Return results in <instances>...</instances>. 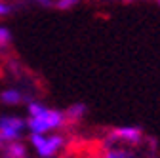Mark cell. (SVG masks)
I'll list each match as a JSON object with an SVG mask.
<instances>
[{"label": "cell", "instance_id": "cell-5", "mask_svg": "<svg viewBox=\"0 0 160 158\" xmlns=\"http://www.w3.org/2000/svg\"><path fill=\"white\" fill-rule=\"evenodd\" d=\"M2 158H27V149L17 139L10 141V143L2 145Z\"/></svg>", "mask_w": 160, "mask_h": 158}, {"label": "cell", "instance_id": "cell-4", "mask_svg": "<svg viewBox=\"0 0 160 158\" xmlns=\"http://www.w3.org/2000/svg\"><path fill=\"white\" fill-rule=\"evenodd\" d=\"M27 128V120L19 116H2L0 118V147L15 141L21 137L23 130Z\"/></svg>", "mask_w": 160, "mask_h": 158}, {"label": "cell", "instance_id": "cell-8", "mask_svg": "<svg viewBox=\"0 0 160 158\" xmlns=\"http://www.w3.org/2000/svg\"><path fill=\"white\" fill-rule=\"evenodd\" d=\"M0 99H2V103H6V105H19L23 101V93L19 90H4L0 93Z\"/></svg>", "mask_w": 160, "mask_h": 158}, {"label": "cell", "instance_id": "cell-13", "mask_svg": "<svg viewBox=\"0 0 160 158\" xmlns=\"http://www.w3.org/2000/svg\"><path fill=\"white\" fill-rule=\"evenodd\" d=\"M156 4H160V0H156Z\"/></svg>", "mask_w": 160, "mask_h": 158}, {"label": "cell", "instance_id": "cell-2", "mask_svg": "<svg viewBox=\"0 0 160 158\" xmlns=\"http://www.w3.org/2000/svg\"><path fill=\"white\" fill-rule=\"evenodd\" d=\"M31 145L40 158H55L67 145L61 133H31Z\"/></svg>", "mask_w": 160, "mask_h": 158}, {"label": "cell", "instance_id": "cell-1", "mask_svg": "<svg viewBox=\"0 0 160 158\" xmlns=\"http://www.w3.org/2000/svg\"><path fill=\"white\" fill-rule=\"evenodd\" d=\"M67 124V116L63 111L46 107L38 101L29 103V120L27 128L31 133H52Z\"/></svg>", "mask_w": 160, "mask_h": 158}, {"label": "cell", "instance_id": "cell-9", "mask_svg": "<svg viewBox=\"0 0 160 158\" xmlns=\"http://www.w3.org/2000/svg\"><path fill=\"white\" fill-rule=\"evenodd\" d=\"M12 42V32L6 27H0V50H4Z\"/></svg>", "mask_w": 160, "mask_h": 158}, {"label": "cell", "instance_id": "cell-3", "mask_svg": "<svg viewBox=\"0 0 160 158\" xmlns=\"http://www.w3.org/2000/svg\"><path fill=\"white\" fill-rule=\"evenodd\" d=\"M143 130L137 126H118L112 128L107 137H105V145L107 147H137L143 143Z\"/></svg>", "mask_w": 160, "mask_h": 158}, {"label": "cell", "instance_id": "cell-12", "mask_svg": "<svg viewBox=\"0 0 160 158\" xmlns=\"http://www.w3.org/2000/svg\"><path fill=\"white\" fill-rule=\"evenodd\" d=\"M10 12H12V6L0 2V15H6V13H10Z\"/></svg>", "mask_w": 160, "mask_h": 158}, {"label": "cell", "instance_id": "cell-7", "mask_svg": "<svg viewBox=\"0 0 160 158\" xmlns=\"http://www.w3.org/2000/svg\"><path fill=\"white\" fill-rule=\"evenodd\" d=\"M86 105L84 103H74V105H71L67 111H65V116H67V122L71 120V122H80L82 118L86 116Z\"/></svg>", "mask_w": 160, "mask_h": 158}, {"label": "cell", "instance_id": "cell-10", "mask_svg": "<svg viewBox=\"0 0 160 158\" xmlns=\"http://www.w3.org/2000/svg\"><path fill=\"white\" fill-rule=\"evenodd\" d=\"M76 4H78V0H55V6L53 8H57V10H71Z\"/></svg>", "mask_w": 160, "mask_h": 158}, {"label": "cell", "instance_id": "cell-11", "mask_svg": "<svg viewBox=\"0 0 160 158\" xmlns=\"http://www.w3.org/2000/svg\"><path fill=\"white\" fill-rule=\"evenodd\" d=\"M36 4H40V6H44V8H53L55 6V0H34Z\"/></svg>", "mask_w": 160, "mask_h": 158}, {"label": "cell", "instance_id": "cell-6", "mask_svg": "<svg viewBox=\"0 0 160 158\" xmlns=\"http://www.w3.org/2000/svg\"><path fill=\"white\" fill-rule=\"evenodd\" d=\"M101 158H137L130 147H107Z\"/></svg>", "mask_w": 160, "mask_h": 158}]
</instances>
